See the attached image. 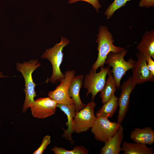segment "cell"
Masks as SVG:
<instances>
[{
  "mask_svg": "<svg viewBox=\"0 0 154 154\" xmlns=\"http://www.w3.org/2000/svg\"><path fill=\"white\" fill-rule=\"evenodd\" d=\"M97 37L96 43H98V56L92 67V69L94 71H96L100 67H104L109 53L111 52L120 53L125 49V47L117 46L114 44L113 37L106 26L100 27Z\"/></svg>",
  "mask_w": 154,
  "mask_h": 154,
  "instance_id": "1",
  "label": "cell"
},
{
  "mask_svg": "<svg viewBox=\"0 0 154 154\" xmlns=\"http://www.w3.org/2000/svg\"><path fill=\"white\" fill-rule=\"evenodd\" d=\"M17 69L21 72L25 82V98L23 108L24 113L30 107L34 102V98L36 96L35 88L36 84L33 80L32 74L33 72L40 66V64L37 60H33L23 63L16 64Z\"/></svg>",
  "mask_w": 154,
  "mask_h": 154,
  "instance_id": "2",
  "label": "cell"
},
{
  "mask_svg": "<svg viewBox=\"0 0 154 154\" xmlns=\"http://www.w3.org/2000/svg\"><path fill=\"white\" fill-rule=\"evenodd\" d=\"M127 52V50L125 49L120 53L111 52L108 54L105 62L108 67L112 68L110 71L118 89L120 88V81L122 77L127 71L133 68L136 63V61L131 58L127 61L124 60V56Z\"/></svg>",
  "mask_w": 154,
  "mask_h": 154,
  "instance_id": "3",
  "label": "cell"
},
{
  "mask_svg": "<svg viewBox=\"0 0 154 154\" xmlns=\"http://www.w3.org/2000/svg\"><path fill=\"white\" fill-rule=\"evenodd\" d=\"M69 43L67 38L62 37L59 43L56 44L52 48L46 49L41 56L42 58L48 60L52 65V74L49 82L53 84L57 81L60 82L64 77V74L61 72L60 66L63 59V49Z\"/></svg>",
  "mask_w": 154,
  "mask_h": 154,
  "instance_id": "4",
  "label": "cell"
},
{
  "mask_svg": "<svg viewBox=\"0 0 154 154\" xmlns=\"http://www.w3.org/2000/svg\"><path fill=\"white\" fill-rule=\"evenodd\" d=\"M96 104L94 101L89 102L85 108L75 113L73 130L77 133L86 132L91 128L96 120L94 109Z\"/></svg>",
  "mask_w": 154,
  "mask_h": 154,
  "instance_id": "5",
  "label": "cell"
},
{
  "mask_svg": "<svg viewBox=\"0 0 154 154\" xmlns=\"http://www.w3.org/2000/svg\"><path fill=\"white\" fill-rule=\"evenodd\" d=\"M75 76L74 70H67L64 77L60 82V84L54 90L49 92L48 95L57 103L70 106L75 105L73 99L68 94V89L70 83Z\"/></svg>",
  "mask_w": 154,
  "mask_h": 154,
  "instance_id": "6",
  "label": "cell"
},
{
  "mask_svg": "<svg viewBox=\"0 0 154 154\" xmlns=\"http://www.w3.org/2000/svg\"><path fill=\"white\" fill-rule=\"evenodd\" d=\"M110 67H101L98 73L92 69L84 78V87L87 90V96L92 94V100L94 101L96 95L103 88L106 82V77L110 70Z\"/></svg>",
  "mask_w": 154,
  "mask_h": 154,
  "instance_id": "7",
  "label": "cell"
},
{
  "mask_svg": "<svg viewBox=\"0 0 154 154\" xmlns=\"http://www.w3.org/2000/svg\"><path fill=\"white\" fill-rule=\"evenodd\" d=\"M121 125L110 121L106 117H96L91 132L96 140L105 143L114 135Z\"/></svg>",
  "mask_w": 154,
  "mask_h": 154,
  "instance_id": "8",
  "label": "cell"
},
{
  "mask_svg": "<svg viewBox=\"0 0 154 154\" xmlns=\"http://www.w3.org/2000/svg\"><path fill=\"white\" fill-rule=\"evenodd\" d=\"M136 85L130 76L120 86L121 93L119 97L118 98L119 108L117 122L120 124H121L129 110L130 96Z\"/></svg>",
  "mask_w": 154,
  "mask_h": 154,
  "instance_id": "9",
  "label": "cell"
},
{
  "mask_svg": "<svg viewBox=\"0 0 154 154\" xmlns=\"http://www.w3.org/2000/svg\"><path fill=\"white\" fill-rule=\"evenodd\" d=\"M57 103L50 97L36 100L30 107L33 116L44 119L55 114Z\"/></svg>",
  "mask_w": 154,
  "mask_h": 154,
  "instance_id": "10",
  "label": "cell"
},
{
  "mask_svg": "<svg viewBox=\"0 0 154 154\" xmlns=\"http://www.w3.org/2000/svg\"><path fill=\"white\" fill-rule=\"evenodd\" d=\"M136 56L137 60L132 69V80L136 84L147 82H153L154 75L147 68L145 56L140 52L136 54Z\"/></svg>",
  "mask_w": 154,
  "mask_h": 154,
  "instance_id": "11",
  "label": "cell"
},
{
  "mask_svg": "<svg viewBox=\"0 0 154 154\" xmlns=\"http://www.w3.org/2000/svg\"><path fill=\"white\" fill-rule=\"evenodd\" d=\"M124 128L121 125L114 135L104 143L101 148V154H119L121 151V145L124 137Z\"/></svg>",
  "mask_w": 154,
  "mask_h": 154,
  "instance_id": "12",
  "label": "cell"
},
{
  "mask_svg": "<svg viewBox=\"0 0 154 154\" xmlns=\"http://www.w3.org/2000/svg\"><path fill=\"white\" fill-rule=\"evenodd\" d=\"M84 77L82 75L75 76L72 81L69 88V95L75 102L76 112L83 109L86 105L82 102L80 96V90L83 84Z\"/></svg>",
  "mask_w": 154,
  "mask_h": 154,
  "instance_id": "13",
  "label": "cell"
},
{
  "mask_svg": "<svg viewBox=\"0 0 154 154\" xmlns=\"http://www.w3.org/2000/svg\"><path fill=\"white\" fill-rule=\"evenodd\" d=\"M130 138L134 142L151 145L154 142V131L152 127H136L131 132Z\"/></svg>",
  "mask_w": 154,
  "mask_h": 154,
  "instance_id": "14",
  "label": "cell"
},
{
  "mask_svg": "<svg viewBox=\"0 0 154 154\" xmlns=\"http://www.w3.org/2000/svg\"><path fill=\"white\" fill-rule=\"evenodd\" d=\"M139 52L143 53L146 58L151 57L154 59V30L146 31L137 46Z\"/></svg>",
  "mask_w": 154,
  "mask_h": 154,
  "instance_id": "15",
  "label": "cell"
},
{
  "mask_svg": "<svg viewBox=\"0 0 154 154\" xmlns=\"http://www.w3.org/2000/svg\"><path fill=\"white\" fill-rule=\"evenodd\" d=\"M57 107L59 108L66 115L68 121L66 124L68 129L65 130L64 129V133L63 137L72 142H74L72 137V134L73 132V123L74 117L75 114V105L70 106L63 104H58Z\"/></svg>",
  "mask_w": 154,
  "mask_h": 154,
  "instance_id": "16",
  "label": "cell"
},
{
  "mask_svg": "<svg viewBox=\"0 0 154 154\" xmlns=\"http://www.w3.org/2000/svg\"><path fill=\"white\" fill-rule=\"evenodd\" d=\"M121 151L123 154H153V148L140 143L123 142Z\"/></svg>",
  "mask_w": 154,
  "mask_h": 154,
  "instance_id": "17",
  "label": "cell"
},
{
  "mask_svg": "<svg viewBox=\"0 0 154 154\" xmlns=\"http://www.w3.org/2000/svg\"><path fill=\"white\" fill-rule=\"evenodd\" d=\"M118 106V98L114 94L107 102L97 112L96 117H103L108 118L113 117L117 111Z\"/></svg>",
  "mask_w": 154,
  "mask_h": 154,
  "instance_id": "18",
  "label": "cell"
},
{
  "mask_svg": "<svg viewBox=\"0 0 154 154\" xmlns=\"http://www.w3.org/2000/svg\"><path fill=\"white\" fill-rule=\"evenodd\" d=\"M108 77L104 86L100 92V97L104 104L108 101L114 94L117 89L116 83L110 70L108 72Z\"/></svg>",
  "mask_w": 154,
  "mask_h": 154,
  "instance_id": "19",
  "label": "cell"
},
{
  "mask_svg": "<svg viewBox=\"0 0 154 154\" xmlns=\"http://www.w3.org/2000/svg\"><path fill=\"white\" fill-rule=\"evenodd\" d=\"M55 154H87L88 150L82 146H76L72 150H68L64 148L54 146L52 149Z\"/></svg>",
  "mask_w": 154,
  "mask_h": 154,
  "instance_id": "20",
  "label": "cell"
},
{
  "mask_svg": "<svg viewBox=\"0 0 154 154\" xmlns=\"http://www.w3.org/2000/svg\"><path fill=\"white\" fill-rule=\"evenodd\" d=\"M127 1L125 0H114L109 6L104 13L107 19H110L115 11L121 7L124 6Z\"/></svg>",
  "mask_w": 154,
  "mask_h": 154,
  "instance_id": "21",
  "label": "cell"
},
{
  "mask_svg": "<svg viewBox=\"0 0 154 154\" xmlns=\"http://www.w3.org/2000/svg\"><path fill=\"white\" fill-rule=\"evenodd\" d=\"M50 136L47 135L45 136L43 138L42 143L39 148L33 154H42L46 148L47 146L50 143Z\"/></svg>",
  "mask_w": 154,
  "mask_h": 154,
  "instance_id": "22",
  "label": "cell"
},
{
  "mask_svg": "<svg viewBox=\"0 0 154 154\" xmlns=\"http://www.w3.org/2000/svg\"><path fill=\"white\" fill-rule=\"evenodd\" d=\"M78 1H83L89 3L93 6L98 12L101 7L98 0H69L68 3L71 4Z\"/></svg>",
  "mask_w": 154,
  "mask_h": 154,
  "instance_id": "23",
  "label": "cell"
},
{
  "mask_svg": "<svg viewBox=\"0 0 154 154\" xmlns=\"http://www.w3.org/2000/svg\"><path fill=\"white\" fill-rule=\"evenodd\" d=\"M139 5L141 7L148 8L154 6V0H141Z\"/></svg>",
  "mask_w": 154,
  "mask_h": 154,
  "instance_id": "24",
  "label": "cell"
},
{
  "mask_svg": "<svg viewBox=\"0 0 154 154\" xmlns=\"http://www.w3.org/2000/svg\"><path fill=\"white\" fill-rule=\"evenodd\" d=\"M146 59V62L147 68L151 73L154 75V61L151 57Z\"/></svg>",
  "mask_w": 154,
  "mask_h": 154,
  "instance_id": "25",
  "label": "cell"
},
{
  "mask_svg": "<svg viewBox=\"0 0 154 154\" xmlns=\"http://www.w3.org/2000/svg\"><path fill=\"white\" fill-rule=\"evenodd\" d=\"M8 76L3 75L2 72H0V78L8 77Z\"/></svg>",
  "mask_w": 154,
  "mask_h": 154,
  "instance_id": "26",
  "label": "cell"
},
{
  "mask_svg": "<svg viewBox=\"0 0 154 154\" xmlns=\"http://www.w3.org/2000/svg\"><path fill=\"white\" fill-rule=\"evenodd\" d=\"M126 0L127 1H129L131 0Z\"/></svg>",
  "mask_w": 154,
  "mask_h": 154,
  "instance_id": "27",
  "label": "cell"
}]
</instances>
